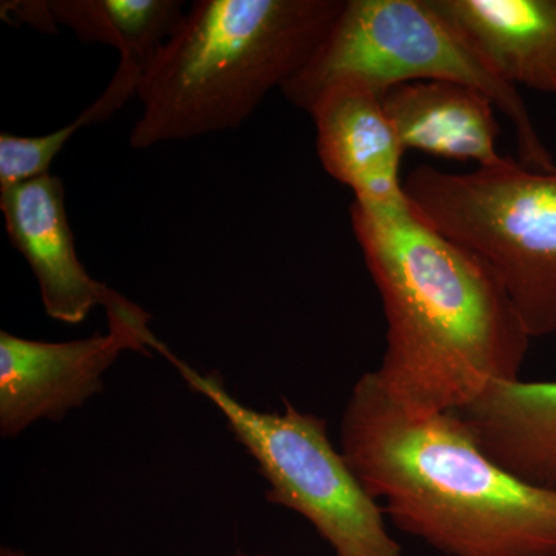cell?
<instances>
[{"label":"cell","mask_w":556,"mask_h":556,"mask_svg":"<svg viewBox=\"0 0 556 556\" xmlns=\"http://www.w3.org/2000/svg\"><path fill=\"white\" fill-rule=\"evenodd\" d=\"M404 150L439 159L473 161L478 167L506 164L496 149V105L485 93L453 80H419L382 97Z\"/></svg>","instance_id":"7c38bea8"},{"label":"cell","mask_w":556,"mask_h":556,"mask_svg":"<svg viewBox=\"0 0 556 556\" xmlns=\"http://www.w3.org/2000/svg\"><path fill=\"white\" fill-rule=\"evenodd\" d=\"M2 556H27L21 554V552H13L11 548H2Z\"/></svg>","instance_id":"9a60e30c"},{"label":"cell","mask_w":556,"mask_h":556,"mask_svg":"<svg viewBox=\"0 0 556 556\" xmlns=\"http://www.w3.org/2000/svg\"><path fill=\"white\" fill-rule=\"evenodd\" d=\"M80 129L83 126L75 118L67 126L40 137H20L10 131H2L0 134V189L49 175L51 163L60 155L68 139Z\"/></svg>","instance_id":"5bb4252c"},{"label":"cell","mask_w":556,"mask_h":556,"mask_svg":"<svg viewBox=\"0 0 556 556\" xmlns=\"http://www.w3.org/2000/svg\"><path fill=\"white\" fill-rule=\"evenodd\" d=\"M419 80H453L482 91L510 121L519 161L535 170L556 166L517 87L497 78L430 0H345L308 64L281 91L308 112L339 84H358L383 97Z\"/></svg>","instance_id":"277c9868"},{"label":"cell","mask_w":556,"mask_h":556,"mask_svg":"<svg viewBox=\"0 0 556 556\" xmlns=\"http://www.w3.org/2000/svg\"><path fill=\"white\" fill-rule=\"evenodd\" d=\"M351 226L387 320L379 382L412 415L456 412L519 379L529 332L493 269L415 211L353 201Z\"/></svg>","instance_id":"6da1fadb"},{"label":"cell","mask_w":556,"mask_h":556,"mask_svg":"<svg viewBox=\"0 0 556 556\" xmlns=\"http://www.w3.org/2000/svg\"><path fill=\"white\" fill-rule=\"evenodd\" d=\"M233 556H266V555L248 554V552H237V554Z\"/></svg>","instance_id":"2e32d148"},{"label":"cell","mask_w":556,"mask_h":556,"mask_svg":"<svg viewBox=\"0 0 556 556\" xmlns=\"http://www.w3.org/2000/svg\"><path fill=\"white\" fill-rule=\"evenodd\" d=\"M108 334L40 342L0 332V433L20 437L38 420H61L102 393V376L124 351L150 356L160 340L150 314L127 303L108 314Z\"/></svg>","instance_id":"52a82bcc"},{"label":"cell","mask_w":556,"mask_h":556,"mask_svg":"<svg viewBox=\"0 0 556 556\" xmlns=\"http://www.w3.org/2000/svg\"><path fill=\"white\" fill-rule=\"evenodd\" d=\"M0 211L10 243L24 255L38 280L47 316L76 325L97 306L110 313L129 302L94 280L79 262L60 177L49 174L0 189Z\"/></svg>","instance_id":"9c48e42d"},{"label":"cell","mask_w":556,"mask_h":556,"mask_svg":"<svg viewBox=\"0 0 556 556\" xmlns=\"http://www.w3.org/2000/svg\"><path fill=\"white\" fill-rule=\"evenodd\" d=\"M340 452L399 530L444 556H556V490L493 463L455 412L412 415L375 371L351 390Z\"/></svg>","instance_id":"7a4b0ae2"},{"label":"cell","mask_w":556,"mask_h":556,"mask_svg":"<svg viewBox=\"0 0 556 556\" xmlns=\"http://www.w3.org/2000/svg\"><path fill=\"white\" fill-rule=\"evenodd\" d=\"M345 0H197L138 90L130 148L240 127L308 64Z\"/></svg>","instance_id":"3957f363"},{"label":"cell","mask_w":556,"mask_h":556,"mask_svg":"<svg viewBox=\"0 0 556 556\" xmlns=\"http://www.w3.org/2000/svg\"><path fill=\"white\" fill-rule=\"evenodd\" d=\"M514 87L556 94V0H430Z\"/></svg>","instance_id":"8fae6325"},{"label":"cell","mask_w":556,"mask_h":556,"mask_svg":"<svg viewBox=\"0 0 556 556\" xmlns=\"http://www.w3.org/2000/svg\"><path fill=\"white\" fill-rule=\"evenodd\" d=\"M308 113L321 166L353 190L354 201L379 211L412 208L401 178L405 150L382 97L358 84H339L325 90Z\"/></svg>","instance_id":"30bf717a"},{"label":"cell","mask_w":556,"mask_h":556,"mask_svg":"<svg viewBox=\"0 0 556 556\" xmlns=\"http://www.w3.org/2000/svg\"><path fill=\"white\" fill-rule=\"evenodd\" d=\"M156 353L222 413L268 482L269 503L305 518L334 556H402L382 507L332 444L324 417L300 412L288 401L283 413L258 412L237 401L219 372L203 375L163 342Z\"/></svg>","instance_id":"8992f818"},{"label":"cell","mask_w":556,"mask_h":556,"mask_svg":"<svg viewBox=\"0 0 556 556\" xmlns=\"http://www.w3.org/2000/svg\"><path fill=\"white\" fill-rule=\"evenodd\" d=\"M185 5L182 0H13L2 2L0 16L40 33L67 27L80 42L118 51V68L109 86L76 116L87 127L112 118L137 97L161 47L185 16Z\"/></svg>","instance_id":"ba28073f"},{"label":"cell","mask_w":556,"mask_h":556,"mask_svg":"<svg viewBox=\"0 0 556 556\" xmlns=\"http://www.w3.org/2000/svg\"><path fill=\"white\" fill-rule=\"evenodd\" d=\"M404 188L417 217L493 269L530 338L556 334V166L508 159L450 174L422 164Z\"/></svg>","instance_id":"5b68a950"},{"label":"cell","mask_w":556,"mask_h":556,"mask_svg":"<svg viewBox=\"0 0 556 556\" xmlns=\"http://www.w3.org/2000/svg\"><path fill=\"white\" fill-rule=\"evenodd\" d=\"M455 413L493 463L556 490V380H497Z\"/></svg>","instance_id":"4fadbf2b"}]
</instances>
